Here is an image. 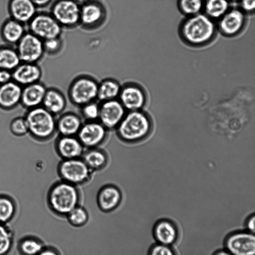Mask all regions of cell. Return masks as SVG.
I'll return each mask as SVG.
<instances>
[{
    "mask_svg": "<svg viewBox=\"0 0 255 255\" xmlns=\"http://www.w3.org/2000/svg\"><path fill=\"white\" fill-rule=\"evenodd\" d=\"M80 7L75 0H57L50 14L62 27H72L80 23Z\"/></svg>",
    "mask_w": 255,
    "mask_h": 255,
    "instance_id": "ba28073f",
    "label": "cell"
},
{
    "mask_svg": "<svg viewBox=\"0 0 255 255\" xmlns=\"http://www.w3.org/2000/svg\"><path fill=\"white\" fill-rule=\"evenodd\" d=\"M46 90L45 85L40 81L23 87L20 103L28 109L40 106Z\"/></svg>",
    "mask_w": 255,
    "mask_h": 255,
    "instance_id": "44dd1931",
    "label": "cell"
},
{
    "mask_svg": "<svg viewBox=\"0 0 255 255\" xmlns=\"http://www.w3.org/2000/svg\"><path fill=\"white\" fill-rule=\"evenodd\" d=\"M28 110L24 118L31 136L40 141L51 138L56 131L55 116L41 106Z\"/></svg>",
    "mask_w": 255,
    "mask_h": 255,
    "instance_id": "277c9868",
    "label": "cell"
},
{
    "mask_svg": "<svg viewBox=\"0 0 255 255\" xmlns=\"http://www.w3.org/2000/svg\"><path fill=\"white\" fill-rule=\"evenodd\" d=\"M152 235L156 243L171 246L179 238V230L173 222L162 219L153 225Z\"/></svg>",
    "mask_w": 255,
    "mask_h": 255,
    "instance_id": "9a60e30c",
    "label": "cell"
},
{
    "mask_svg": "<svg viewBox=\"0 0 255 255\" xmlns=\"http://www.w3.org/2000/svg\"><path fill=\"white\" fill-rule=\"evenodd\" d=\"M14 235L7 224L0 223V255H8L14 245Z\"/></svg>",
    "mask_w": 255,
    "mask_h": 255,
    "instance_id": "1f68e13d",
    "label": "cell"
},
{
    "mask_svg": "<svg viewBox=\"0 0 255 255\" xmlns=\"http://www.w3.org/2000/svg\"><path fill=\"white\" fill-rule=\"evenodd\" d=\"M29 32L41 40L59 37L62 26L50 13L37 12L27 23Z\"/></svg>",
    "mask_w": 255,
    "mask_h": 255,
    "instance_id": "52a82bcc",
    "label": "cell"
},
{
    "mask_svg": "<svg viewBox=\"0 0 255 255\" xmlns=\"http://www.w3.org/2000/svg\"><path fill=\"white\" fill-rule=\"evenodd\" d=\"M240 8L246 14L254 12L255 0H238Z\"/></svg>",
    "mask_w": 255,
    "mask_h": 255,
    "instance_id": "f35d334b",
    "label": "cell"
},
{
    "mask_svg": "<svg viewBox=\"0 0 255 255\" xmlns=\"http://www.w3.org/2000/svg\"><path fill=\"white\" fill-rule=\"evenodd\" d=\"M81 108V114L82 119L86 121H98L100 105L94 101L85 104Z\"/></svg>",
    "mask_w": 255,
    "mask_h": 255,
    "instance_id": "e575fe53",
    "label": "cell"
},
{
    "mask_svg": "<svg viewBox=\"0 0 255 255\" xmlns=\"http://www.w3.org/2000/svg\"><path fill=\"white\" fill-rule=\"evenodd\" d=\"M58 172L62 180L75 186L89 181L93 173L81 158L63 159L59 163Z\"/></svg>",
    "mask_w": 255,
    "mask_h": 255,
    "instance_id": "5b68a950",
    "label": "cell"
},
{
    "mask_svg": "<svg viewBox=\"0 0 255 255\" xmlns=\"http://www.w3.org/2000/svg\"><path fill=\"white\" fill-rule=\"evenodd\" d=\"M147 255H177L174 250L169 246L155 243L148 248Z\"/></svg>",
    "mask_w": 255,
    "mask_h": 255,
    "instance_id": "8d00e7d4",
    "label": "cell"
},
{
    "mask_svg": "<svg viewBox=\"0 0 255 255\" xmlns=\"http://www.w3.org/2000/svg\"><path fill=\"white\" fill-rule=\"evenodd\" d=\"M107 129L99 121L83 123L76 136L84 148L97 147L107 138Z\"/></svg>",
    "mask_w": 255,
    "mask_h": 255,
    "instance_id": "8fae6325",
    "label": "cell"
},
{
    "mask_svg": "<svg viewBox=\"0 0 255 255\" xmlns=\"http://www.w3.org/2000/svg\"><path fill=\"white\" fill-rule=\"evenodd\" d=\"M44 247L43 242L39 238L32 236L21 238L17 246L20 255H38Z\"/></svg>",
    "mask_w": 255,
    "mask_h": 255,
    "instance_id": "83f0119b",
    "label": "cell"
},
{
    "mask_svg": "<svg viewBox=\"0 0 255 255\" xmlns=\"http://www.w3.org/2000/svg\"><path fill=\"white\" fill-rule=\"evenodd\" d=\"M218 27L225 36L233 37L240 33L247 22L246 13L239 7H230L219 19Z\"/></svg>",
    "mask_w": 255,
    "mask_h": 255,
    "instance_id": "7c38bea8",
    "label": "cell"
},
{
    "mask_svg": "<svg viewBox=\"0 0 255 255\" xmlns=\"http://www.w3.org/2000/svg\"><path fill=\"white\" fill-rule=\"evenodd\" d=\"M80 197L81 193L76 186L62 180L50 188L46 203L53 212L66 216L79 205Z\"/></svg>",
    "mask_w": 255,
    "mask_h": 255,
    "instance_id": "7a4b0ae2",
    "label": "cell"
},
{
    "mask_svg": "<svg viewBox=\"0 0 255 255\" xmlns=\"http://www.w3.org/2000/svg\"><path fill=\"white\" fill-rule=\"evenodd\" d=\"M66 216L68 222L75 226L84 225L88 219L86 210L80 205L74 208Z\"/></svg>",
    "mask_w": 255,
    "mask_h": 255,
    "instance_id": "836d02e7",
    "label": "cell"
},
{
    "mask_svg": "<svg viewBox=\"0 0 255 255\" xmlns=\"http://www.w3.org/2000/svg\"><path fill=\"white\" fill-rule=\"evenodd\" d=\"M216 29L214 20L201 12L187 16L180 24L179 33L187 44L201 46L211 42L215 36Z\"/></svg>",
    "mask_w": 255,
    "mask_h": 255,
    "instance_id": "6da1fadb",
    "label": "cell"
},
{
    "mask_svg": "<svg viewBox=\"0 0 255 255\" xmlns=\"http://www.w3.org/2000/svg\"><path fill=\"white\" fill-rule=\"evenodd\" d=\"M126 114V110L117 99L101 102L98 121L107 129H116Z\"/></svg>",
    "mask_w": 255,
    "mask_h": 255,
    "instance_id": "4fadbf2b",
    "label": "cell"
},
{
    "mask_svg": "<svg viewBox=\"0 0 255 255\" xmlns=\"http://www.w3.org/2000/svg\"><path fill=\"white\" fill-rule=\"evenodd\" d=\"M121 87L113 79H106L98 85L97 99L101 102L116 99L119 97Z\"/></svg>",
    "mask_w": 255,
    "mask_h": 255,
    "instance_id": "f546056e",
    "label": "cell"
},
{
    "mask_svg": "<svg viewBox=\"0 0 255 255\" xmlns=\"http://www.w3.org/2000/svg\"><path fill=\"white\" fill-rule=\"evenodd\" d=\"M225 247L232 255H255L254 234L248 231H237L229 235L225 241Z\"/></svg>",
    "mask_w": 255,
    "mask_h": 255,
    "instance_id": "30bf717a",
    "label": "cell"
},
{
    "mask_svg": "<svg viewBox=\"0 0 255 255\" xmlns=\"http://www.w3.org/2000/svg\"><path fill=\"white\" fill-rule=\"evenodd\" d=\"M81 158L93 171L103 169L108 162L106 153L97 147L88 148L84 151Z\"/></svg>",
    "mask_w": 255,
    "mask_h": 255,
    "instance_id": "484cf974",
    "label": "cell"
},
{
    "mask_svg": "<svg viewBox=\"0 0 255 255\" xmlns=\"http://www.w3.org/2000/svg\"><path fill=\"white\" fill-rule=\"evenodd\" d=\"M255 217L253 214L248 217L246 222V227L248 231L254 234L255 231Z\"/></svg>",
    "mask_w": 255,
    "mask_h": 255,
    "instance_id": "60d3db41",
    "label": "cell"
},
{
    "mask_svg": "<svg viewBox=\"0 0 255 255\" xmlns=\"http://www.w3.org/2000/svg\"><path fill=\"white\" fill-rule=\"evenodd\" d=\"M229 0H204V13L212 19L219 20L231 7Z\"/></svg>",
    "mask_w": 255,
    "mask_h": 255,
    "instance_id": "f1b7e54d",
    "label": "cell"
},
{
    "mask_svg": "<svg viewBox=\"0 0 255 255\" xmlns=\"http://www.w3.org/2000/svg\"><path fill=\"white\" fill-rule=\"evenodd\" d=\"M56 149L63 159L81 158L84 147L75 136H60L56 142Z\"/></svg>",
    "mask_w": 255,
    "mask_h": 255,
    "instance_id": "ac0fdd59",
    "label": "cell"
},
{
    "mask_svg": "<svg viewBox=\"0 0 255 255\" xmlns=\"http://www.w3.org/2000/svg\"><path fill=\"white\" fill-rule=\"evenodd\" d=\"M12 80V72L0 69V85L5 84Z\"/></svg>",
    "mask_w": 255,
    "mask_h": 255,
    "instance_id": "ab89813d",
    "label": "cell"
},
{
    "mask_svg": "<svg viewBox=\"0 0 255 255\" xmlns=\"http://www.w3.org/2000/svg\"><path fill=\"white\" fill-rule=\"evenodd\" d=\"M151 122L141 110L129 111L116 128L119 137L127 143H135L146 137L151 130Z\"/></svg>",
    "mask_w": 255,
    "mask_h": 255,
    "instance_id": "3957f363",
    "label": "cell"
},
{
    "mask_svg": "<svg viewBox=\"0 0 255 255\" xmlns=\"http://www.w3.org/2000/svg\"><path fill=\"white\" fill-rule=\"evenodd\" d=\"M119 101L126 111L141 110L146 102V95L143 89L135 84H128L121 90Z\"/></svg>",
    "mask_w": 255,
    "mask_h": 255,
    "instance_id": "5bb4252c",
    "label": "cell"
},
{
    "mask_svg": "<svg viewBox=\"0 0 255 255\" xmlns=\"http://www.w3.org/2000/svg\"><path fill=\"white\" fill-rule=\"evenodd\" d=\"M12 80L24 87L39 82L42 76V71L37 63L21 62L12 71Z\"/></svg>",
    "mask_w": 255,
    "mask_h": 255,
    "instance_id": "2e32d148",
    "label": "cell"
},
{
    "mask_svg": "<svg viewBox=\"0 0 255 255\" xmlns=\"http://www.w3.org/2000/svg\"><path fill=\"white\" fill-rule=\"evenodd\" d=\"M25 25L12 18L7 19L0 28L2 40L7 45H16L26 32Z\"/></svg>",
    "mask_w": 255,
    "mask_h": 255,
    "instance_id": "603a6c76",
    "label": "cell"
},
{
    "mask_svg": "<svg viewBox=\"0 0 255 255\" xmlns=\"http://www.w3.org/2000/svg\"><path fill=\"white\" fill-rule=\"evenodd\" d=\"M16 212V205L14 201L9 196L0 195V223L7 224L14 217Z\"/></svg>",
    "mask_w": 255,
    "mask_h": 255,
    "instance_id": "4dcf8cb0",
    "label": "cell"
},
{
    "mask_svg": "<svg viewBox=\"0 0 255 255\" xmlns=\"http://www.w3.org/2000/svg\"><path fill=\"white\" fill-rule=\"evenodd\" d=\"M230 2L231 1H238V0H229Z\"/></svg>",
    "mask_w": 255,
    "mask_h": 255,
    "instance_id": "f6af8a7d",
    "label": "cell"
},
{
    "mask_svg": "<svg viewBox=\"0 0 255 255\" xmlns=\"http://www.w3.org/2000/svg\"><path fill=\"white\" fill-rule=\"evenodd\" d=\"M42 106L55 116L64 110L66 106V100L63 94L58 90L47 89Z\"/></svg>",
    "mask_w": 255,
    "mask_h": 255,
    "instance_id": "d4e9b609",
    "label": "cell"
},
{
    "mask_svg": "<svg viewBox=\"0 0 255 255\" xmlns=\"http://www.w3.org/2000/svg\"><path fill=\"white\" fill-rule=\"evenodd\" d=\"M21 62L37 63L43 56V40L27 31L16 45Z\"/></svg>",
    "mask_w": 255,
    "mask_h": 255,
    "instance_id": "9c48e42d",
    "label": "cell"
},
{
    "mask_svg": "<svg viewBox=\"0 0 255 255\" xmlns=\"http://www.w3.org/2000/svg\"><path fill=\"white\" fill-rule=\"evenodd\" d=\"M82 124V118L79 115L66 113L56 120V131L60 136H76Z\"/></svg>",
    "mask_w": 255,
    "mask_h": 255,
    "instance_id": "cb8c5ba5",
    "label": "cell"
},
{
    "mask_svg": "<svg viewBox=\"0 0 255 255\" xmlns=\"http://www.w3.org/2000/svg\"><path fill=\"white\" fill-rule=\"evenodd\" d=\"M37 7H42L47 5L52 0H32Z\"/></svg>",
    "mask_w": 255,
    "mask_h": 255,
    "instance_id": "7bdbcfd3",
    "label": "cell"
},
{
    "mask_svg": "<svg viewBox=\"0 0 255 255\" xmlns=\"http://www.w3.org/2000/svg\"><path fill=\"white\" fill-rule=\"evenodd\" d=\"M204 0H178L177 5L179 10L189 16L202 12L203 10Z\"/></svg>",
    "mask_w": 255,
    "mask_h": 255,
    "instance_id": "d6a6232c",
    "label": "cell"
},
{
    "mask_svg": "<svg viewBox=\"0 0 255 255\" xmlns=\"http://www.w3.org/2000/svg\"><path fill=\"white\" fill-rule=\"evenodd\" d=\"M105 9L99 2L90 1L80 7V23L86 27H95L103 20Z\"/></svg>",
    "mask_w": 255,
    "mask_h": 255,
    "instance_id": "d6986e66",
    "label": "cell"
},
{
    "mask_svg": "<svg viewBox=\"0 0 255 255\" xmlns=\"http://www.w3.org/2000/svg\"><path fill=\"white\" fill-rule=\"evenodd\" d=\"M44 52L54 54L60 50L62 42L59 37L53 38L43 41Z\"/></svg>",
    "mask_w": 255,
    "mask_h": 255,
    "instance_id": "74e56055",
    "label": "cell"
},
{
    "mask_svg": "<svg viewBox=\"0 0 255 255\" xmlns=\"http://www.w3.org/2000/svg\"><path fill=\"white\" fill-rule=\"evenodd\" d=\"M213 255H232L226 250L217 251Z\"/></svg>",
    "mask_w": 255,
    "mask_h": 255,
    "instance_id": "ee69618b",
    "label": "cell"
},
{
    "mask_svg": "<svg viewBox=\"0 0 255 255\" xmlns=\"http://www.w3.org/2000/svg\"><path fill=\"white\" fill-rule=\"evenodd\" d=\"M122 196L121 191L117 187L108 185L99 190L96 199L99 208L103 211L108 212L119 206Z\"/></svg>",
    "mask_w": 255,
    "mask_h": 255,
    "instance_id": "7402d4cb",
    "label": "cell"
},
{
    "mask_svg": "<svg viewBox=\"0 0 255 255\" xmlns=\"http://www.w3.org/2000/svg\"><path fill=\"white\" fill-rule=\"evenodd\" d=\"M10 129L13 134L17 136H22L28 132L25 118L17 117L14 119L10 123Z\"/></svg>",
    "mask_w": 255,
    "mask_h": 255,
    "instance_id": "d590c367",
    "label": "cell"
},
{
    "mask_svg": "<svg viewBox=\"0 0 255 255\" xmlns=\"http://www.w3.org/2000/svg\"><path fill=\"white\" fill-rule=\"evenodd\" d=\"M38 255H59V254L54 249L49 247H45Z\"/></svg>",
    "mask_w": 255,
    "mask_h": 255,
    "instance_id": "b9f144b4",
    "label": "cell"
},
{
    "mask_svg": "<svg viewBox=\"0 0 255 255\" xmlns=\"http://www.w3.org/2000/svg\"><path fill=\"white\" fill-rule=\"evenodd\" d=\"M98 84L93 79L82 76L76 79L71 84L68 95L75 105L82 107L97 99Z\"/></svg>",
    "mask_w": 255,
    "mask_h": 255,
    "instance_id": "8992f818",
    "label": "cell"
},
{
    "mask_svg": "<svg viewBox=\"0 0 255 255\" xmlns=\"http://www.w3.org/2000/svg\"><path fill=\"white\" fill-rule=\"evenodd\" d=\"M22 87L11 80L0 85V108L12 109L20 103Z\"/></svg>",
    "mask_w": 255,
    "mask_h": 255,
    "instance_id": "ffe728a7",
    "label": "cell"
},
{
    "mask_svg": "<svg viewBox=\"0 0 255 255\" xmlns=\"http://www.w3.org/2000/svg\"><path fill=\"white\" fill-rule=\"evenodd\" d=\"M7 8L10 18L24 25L37 12V7L32 0H9Z\"/></svg>",
    "mask_w": 255,
    "mask_h": 255,
    "instance_id": "e0dca14e",
    "label": "cell"
},
{
    "mask_svg": "<svg viewBox=\"0 0 255 255\" xmlns=\"http://www.w3.org/2000/svg\"><path fill=\"white\" fill-rule=\"evenodd\" d=\"M21 62L16 48L7 44L0 46V69L12 72Z\"/></svg>",
    "mask_w": 255,
    "mask_h": 255,
    "instance_id": "4316f807",
    "label": "cell"
}]
</instances>
